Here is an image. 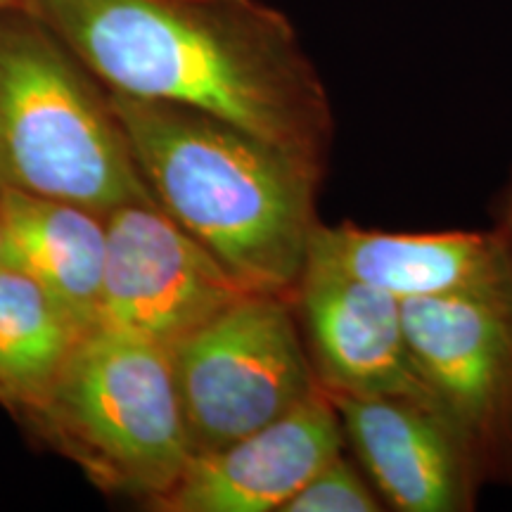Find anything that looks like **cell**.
<instances>
[{"mask_svg":"<svg viewBox=\"0 0 512 512\" xmlns=\"http://www.w3.org/2000/svg\"><path fill=\"white\" fill-rule=\"evenodd\" d=\"M110 93L195 107L325 174L323 76L264 0H24Z\"/></svg>","mask_w":512,"mask_h":512,"instance_id":"6da1fadb","label":"cell"},{"mask_svg":"<svg viewBox=\"0 0 512 512\" xmlns=\"http://www.w3.org/2000/svg\"><path fill=\"white\" fill-rule=\"evenodd\" d=\"M107 95L159 207L249 290L294 294L325 174L195 107Z\"/></svg>","mask_w":512,"mask_h":512,"instance_id":"7a4b0ae2","label":"cell"},{"mask_svg":"<svg viewBox=\"0 0 512 512\" xmlns=\"http://www.w3.org/2000/svg\"><path fill=\"white\" fill-rule=\"evenodd\" d=\"M107 216L155 200L105 86L27 10L0 12V192Z\"/></svg>","mask_w":512,"mask_h":512,"instance_id":"3957f363","label":"cell"},{"mask_svg":"<svg viewBox=\"0 0 512 512\" xmlns=\"http://www.w3.org/2000/svg\"><path fill=\"white\" fill-rule=\"evenodd\" d=\"M17 418L100 489L150 505L192 460L169 349L110 328L86 332Z\"/></svg>","mask_w":512,"mask_h":512,"instance_id":"277c9868","label":"cell"},{"mask_svg":"<svg viewBox=\"0 0 512 512\" xmlns=\"http://www.w3.org/2000/svg\"><path fill=\"white\" fill-rule=\"evenodd\" d=\"M169 356L192 456L233 444L320 392L292 294L245 292Z\"/></svg>","mask_w":512,"mask_h":512,"instance_id":"5b68a950","label":"cell"},{"mask_svg":"<svg viewBox=\"0 0 512 512\" xmlns=\"http://www.w3.org/2000/svg\"><path fill=\"white\" fill-rule=\"evenodd\" d=\"M401 306L422 382L482 484H512V287Z\"/></svg>","mask_w":512,"mask_h":512,"instance_id":"8992f818","label":"cell"},{"mask_svg":"<svg viewBox=\"0 0 512 512\" xmlns=\"http://www.w3.org/2000/svg\"><path fill=\"white\" fill-rule=\"evenodd\" d=\"M105 226L98 328L171 349L252 292L155 200L121 204L105 216Z\"/></svg>","mask_w":512,"mask_h":512,"instance_id":"52a82bcc","label":"cell"},{"mask_svg":"<svg viewBox=\"0 0 512 512\" xmlns=\"http://www.w3.org/2000/svg\"><path fill=\"white\" fill-rule=\"evenodd\" d=\"M370 484L399 512L475 508L482 479L437 403L422 396L328 394Z\"/></svg>","mask_w":512,"mask_h":512,"instance_id":"ba28073f","label":"cell"},{"mask_svg":"<svg viewBox=\"0 0 512 512\" xmlns=\"http://www.w3.org/2000/svg\"><path fill=\"white\" fill-rule=\"evenodd\" d=\"M292 299L325 394L432 399L415 366L399 299L318 264H306Z\"/></svg>","mask_w":512,"mask_h":512,"instance_id":"9c48e42d","label":"cell"},{"mask_svg":"<svg viewBox=\"0 0 512 512\" xmlns=\"http://www.w3.org/2000/svg\"><path fill=\"white\" fill-rule=\"evenodd\" d=\"M344 430L320 389L266 427L216 451L192 456L169 494L152 503L164 512H273L325 463L342 453Z\"/></svg>","mask_w":512,"mask_h":512,"instance_id":"30bf717a","label":"cell"},{"mask_svg":"<svg viewBox=\"0 0 512 512\" xmlns=\"http://www.w3.org/2000/svg\"><path fill=\"white\" fill-rule=\"evenodd\" d=\"M306 264L332 268L399 302L512 287V261L498 230L387 233L318 223Z\"/></svg>","mask_w":512,"mask_h":512,"instance_id":"8fae6325","label":"cell"},{"mask_svg":"<svg viewBox=\"0 0 512 512\" xmlns=\"http://www.w3.org/2000/svg\"><path fill=\"white\" fill-rule=\"evenodd\" d=\"M105 256V216L29 192H0V264L34 278L83 335L98 328Z\"/></svg>","mask_w":512,"mask_h":512,"instance_id":"7c38bea8","label":"cell"},{"mask_svg":"<svg viewBox=\"0 0 512 512\" xmlns=\"http://www.w3.org/2000/svg\"><path fill=\"white\" fill-rule=\"evenodd\" d=\"M83 332L55 299L0 264V403L19 415L48 392Z\"/></svg>","mask_w":512,"mask_h":512,"instance_id":"4fadbf2b","label":"cell"},{"mask_svg":"<svg viewBox=\"0 0 512 512\" xmlns=\"http://www.w3.org/2000/svg\"><path fill=\"white\" fill-rule=\"evenodd\" d=\"M384 501L370 479L339 453L290 498L283 512H380Z\"/></svg>","mask_w":512,"mask_h":512,"instance_id":"5bb4252c","label":"cell"},{"mask_svg":"<svg viewBox=\"0 0 512 512\" xmlns=\"http://www.w3.org/2000/svg\"><path fill=\"white\" fill-rule=\"evenodd\" d=\"M498 233H501L505 249H508L510 261H512V195L508 200V207H505V214H503V221H501V228H498Z\"/></svg>","mask_w":512,"mask_h":512,"instance_id":"9a60e30c","label":"cell"},{"mask_svg":"<svg viewBox=\"0 0 512 512\" xmlns=\"http://www.w3.org/2000/svg\"><path fill=\"white\" fill-rule=\"evenodd\" d=\"M24 8V0H0V12Z\"/></svg>","mask_w":512,"mask_h":512,"instance_id":"2e32d148","label":"cell"}]
</instances>
